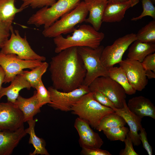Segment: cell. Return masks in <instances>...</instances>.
Here are the masks:
<instances>
[{
	"label": "cell",
	"mask_w": 155,
	"mask_h": 155,
	"mask_svg": "<svg viewBox=\"0 0 155 155\" xmlns=\"http://www.w3.org/2000/svg\"><path fill=\"white\" fill-rule=\"evenodd\" d=\"M42 62L38 60H22L18 58L16 54H5L0 52V66L5 73L4 83L11 82L17 75L22 73L24 69H31L41 65Z\"/></svg>",
	"instance_id": "cell-11"
},
{
	"label": "cell",
	"mask_w": 155,
	"mask_h": 155,
	"mask_svg": "<svg viewBox=\"0 0 155 155\" xmlns=\"http://www.w3.org/2000/svg\"><path fill=\"white\" fill-rule=\"evenodd\" d=\"M16 0H0V23L12 25L16 14L24 9L15 7Z\"/></svg>",
	"instance_id": "cell-24"
},
{
	"label": "cell",
	"mask_w": 155,
	"mask_h": 155,
	"mask_svg": "<svg viewBox=\"0 0 155 155\" xmlns=\"http://www.w3.org/2000/svg\"><path fill=\"white\" fill-rule=\"evenodd\" d=\"M23 2L20 7L25 9L30 6L33 9L42 8L51 6L56 2V0H21Z\"/></svg>",
	"instance_id": "cell-32"
},
{
	"label": "cell",
	"mask_w": 155,
	"mask_h": 155,
	"mask_svg": "<svg viewBox=\"0 0 155 155\" xmlns=\"http://www.w3.org/2000/svg\"><path fill=\"white\" fill-rule=\"evenodd\" d=\"M144 69L150 70L155 72V53L150 54L146 56L141 62Z\"/></svg>",
	"instance_id": "cell-38"
},
{
	"label": "cell",
	"mask_w": 155,
	"mask_h": 155,
	"mask_svg": "<svg viewBox=\"0 0 155 155\" xmlns=\"http://www.w3.org/2000/svg\"><path fill=\"white\" fill-rule=\"evenodd\" d=\"M119 64L124 71L132 87L136 91L143 90L147 85L148 80L146 75V70L141 63L127 58Z\"/></svg>",
	"instance_id": "cell-13"
},
{
	"label": "cell",
	"mask_w": 155,
	"mask_h": 155,
	"mask_svg": "<svg viewBox=\"0 0 155 155\" xmlns=\"http://www.w3.org/2000/svg\"><path fill=\"white\" fill-rule=\"evenodd\" d=\"M136 40L142 42L155 43V21L153 20L142 27L136 34Z\"/></svg>",
	"instance_id": "cell-28"
},
{
	"label": "cell",
	"mask_w": 155,
	"mask_h": 155,
	"mask_svg": "<svg viewBox=\"0 0 155 155\" xmlns=\"http://www.w3.org/2000/svg\"><path fill=\"white\" fill-rule=\"evenodd\" d=\"M71 111L87 121L94 129L104 116L115 112L112 108L104 106L96 101L92 92L82 96L72 106Z\"/></svg>",
	"instance_id": "cell-3"
},
{
	"label": "cell",
	"mask_w": 155,
	"mask_h": 155,
	"mask_svg": "<svg viewBox=\"0 0 155 155\" xmlns=\"http://www.w3.org/2000/svg\"><path fill=\"white\" fill-rule=\"evenodd\" d=\"M73 32L72 35L66 37L60 35L54 38L55 53L74 47H88L95 49L100 45L104 37V33L96 30L89 25H82Z\"/></svg>",
	"instance_id": "cell-2"
},
{
	"label": "cell",
	"mask_w": 155,
	"mask_h": 155,
	"mask_svg": "<svg viewBox=\"0 0 155 155\" xmlns=\"http://www.w3.org/2000/svg\"><path fill=\"white\" fill-rule=\"evenodd\" d=\"M91 92L97 91L106 96L116 108H121L126 100V93L119 84L109 76H100L95 79L89 85Z\"/></svg>",
	"instance_id": "cell-8"
},
{
	"label": "cell",
	"mask_w": 155,
	"mask_h": 155,
	"mask_svg": "<svg viewBox=\"0 0 155 155\" xmlns=\"http://www.w3.org/2000/svg\"><path fill=\"white\" fill-rule=\"evenodd\" d=\"M153 3H154L155 2V0H151Z\"/></svg>",
	"instance_id": "cell-43"
},
{
	"label": "cell",
	"mask_w": 155,
	"mask_h": 155,
	"mask_svg": "<svg viewBox=\"0 0 155 155\" xmlns=\"http://www.w3.org/2000/svg\"><path fill=\"white\" fill-rule=\"evenodd\" d=\"M108 1L110 2H125L128 1L129 0H105Z\"/></svg>",
	"instance_id": "cell-42"
},
{
	"label": "cell",
	"mask_w": 155,
	"mask_h": 155,
	"mask_svg": "<svg viewBox=\"0 0 155 155\" xmlns=\"http://www.w3.org/2000/svg\"><path fill=\"white\" fill-rule=\"evenodd\" d=\"M51 102L49 105L55 110L68 112L83 95L90 91L88 86L83 84L78 88L67 92L59 90L53 86L48 88Z\"/></svg>",
	"instance_id": "cell-10"
},
{
	"label": "cell",
	"mask_w": 155,
	"mask_h": 155,
	"mask_svg": "<svg viewBox=\"0 0 155 155\" xmlns=\"http://www.w3.org/2000/svg\"><path fill=\"white\" fill-rule=\"evenodd\" d=\"M12 26L0 23V49L8 39L10 29Z\"/></svg>",
	"instance_id": "cell-35"
},
{
	"label": "cell",
	"mask_w": 155,
	"mask_h": 155,
	"mask_svg": "<svg viewBox=\"0 0 155 155\" xmlns=\"http://www.w3.org/2000/svg\"><path fill=\"white\" fill-rule=\"evenodd\" d=\"M92 92L94 99L101 105L112 108H116L113 102L102 93L97 91Z\"/></svg>",
	"instance_id": "cell-33"
},
{
	"label": "cell",
	"mask_w": 155,
	"mask_h": 155,
	"mask_svg": "<svg viewBox=\"0 0 155 155\" xmlns=\"http://www.w3.org/2000/svg\"><path fill=\"white\" fill-rule=\"evenodd\" d=\"M124 142L125 144V148L121 150L119 153L120 155H138L134 150L133 147L132 140L128 132Z\"/></svg>",
	"instance_id": "cell-34"
},
{
	"label": "cell",
	"mask_w": 155,
	"mask_h": 155,
	"mask_svg": "<svg viewBox=\"0 0 155 155\" xmlns=\"http://www.w3.org/2000/svg\"><path fill=\"white\" fill-rule=\"evenodd\" d=\"M24 122L23 113L15 104L0 102V130H15Z\"/></svg>",
	"instance_id": "cell-12"
},
{
	"label": "cell",
	"mask_w": 155,
	"mask_h": 155,
	"mask_svg": "<svg viewBox=\"0 0 155 155\" xmlns=\"http://www.w3.org/2000/svg\"><path fill=\"white\" fill-rule=\"evenodd\" d=\"M81 0H58L49 7L41 8L30 17L27 23L37 27L43 25L44 28H48L74 8Z\"/></svg>",
	"instance_id": "cell-4"
},
{
	"label": "cell",
	"mask_w": 155,
	"mask_h": 155,
	"mask_svg": "<svg viewBox=\"0 0 155 155\" xmlns=\"http://www.w3.org/2000/svg\"><path fill=\"white\" fill-rule=\"evenodd\" d=\"M10 85L6 87H2L0 90V100L6 96L7 102L14 103L19 96L20 91L24 88L30 90L31 86L24 75H18L11 82Z\"/></svg>",
	"instance_id": "cell-20"
},
{
	"label": "cell",
	"mask_w": 155,
	"mask_h": 155,
	"mask_svg": "<svg viewBox=\"0 0 155 155\" xmlns=\"http://www.w3.org/2000/svg\"><path fill=\"white\" fill-rule=\"evenodd\" d=\"M37 121V119H32L28 121L27 122L29 127L25 129L26 133L30 135L29 144H32L35 148L34 151L30 153V155H49L50 154L45 148V141L42 138L37 137L35 134L34 127Z\"/></svg>",
	"instance_id": "cell-23"
},
{
	"label": "cell",
	"mask_w": 155,
	"mask_h": 155,
	"mask_svg": "<svg viewBox=\"0 0 155 155\" xmlns=\"http://www.w3.org/2000/svg\"><path fill=\"white\" fill-rule=\"evenodd\" d=\"M126 124L123 118L114 112L104 116L96 129L100 131L106 129L125 126Z\"/></svg>",
	"instance_id": "cell-27"
},
{
	"label": "cell",
	"mask_w": 155,
	"mask_h": 155,
	"mask_svg": "<svg viewBox=\"0 0 155 155\" xmlns=\"http://www.w3.org/2000/svg\"><path fill=\"white\" fill-rule=\"evenodd\" d=\"M146 75L149 79H152L155 78V72L150 70H146Z\"/></svg>",
	"instance_id": "cell-40"
},
{
	"label": "cell",
	"mask_w": 155,
	"mask_h": 155,
	"mask_svg": "<svg viewBox=\"0 0 155 155\" xmlns=\"http://www.w3.org/2000/svg\"><path fill=\"white\" fill-rule=\"evenodd\" d=\"M136 40L135 34H128L117 39L112 44L104 47L100 57L103 65L108 69L120 63L125 52Z\"/></svg>",
	"instance_id": "cell-9"
},
{
	"label": "cell",
	"mask_w": 155,
	"mask_h": 155,
	"mask_svg": "<svg viewBox=\"0 0 155 155\" xmlns=\"http://www.w3.org/2000/svg\"><path fill=\"white\" fill-rule=\"evenodd\" d=\"M139 133V138L142 144L143 148L146 151L149 155L152 154V148L149 143L145 129L142 126Z\"/></svg>",
	"instance_id": "cell-36"
},
{
	"label": "cell",
	"mask_w": 155,
	"mask_h": 155,
	"mask_svg": "<svg viewBox=\"0 0 155 155\" xmlns=\"http://www.w3.org/2000/svg\"><path fill=\"white\" fill-rule=\"evenodd\" d=\"M88 13L87 6L82 1L70 12L61 17L49 27L44 28L42 33L46 37L54 38L73 32L75 27L85 21Z\"/></svg>",
	"instance_id": "cell-5"
},
{
	"label": "cell",
	"mask_w": 155,
	"mask_h": 155,
	"mask_svg": "<svg viewBox=\"0 0 155 155\" xmlns=\"http://www.w3.org/2000/svg\"><path fill=\"white\" fill-rule=\"evenodd\" d=\"M15 104L23 113L24 122L33 119V117L40 112L36 91L30 97L26 98L19 95Z\"/></svg>",
	"instance_id": "cell-21"
},
{
	"label": "cell",
	"mask_w": 155,
	"mask_h": 155,
	"mask_svg": "<svg viewBox=\"0 0 155 155\" xmlns=\"http://www.w3.org/2000/svg\"><path fill=\"white\" fill-rule=\"evenodd\" d=\"M143 11L140 15L131 19L133 21H136L146 16H149L155 19V7L151 0H142Z\"/></svg>",
	"instance_id": "cell-31"
},
{
	"label": "cell",
	"mask_w": 155,
	"mask_h": 155,
	"mask_svg": "<svg viewBox=\"0 0 155 155\" xmlns=\"http://www.w3.org/2000/svg\"><path fill=\"white\" fill-rule=\"evenodd\" d=\"M108 69L109 77L122 86L126 94L131 95L136 93V91L130 84L124 71L121 67H113Z\"/></svg>",
	"instance_id": "cell-25"
},
{
	"label": "cell",
	"mask_w": 155,
	"mask_h": 155,
	"mask_svg": "<svg viewBox=\"0 0 155 155\" xmlns=\"http://www.w3.org/2000/svg\"><path fill=\"white\" fill-rule=\"evenodd\" d=\"M104 48L100 45L93 49L88 47H77L86 71L83 84L89 86L96 78L100 76H109L108 69L102 64L100 57Z\"/></svg>",
	"instance_id": "cell-6"
},
{
	"label": "cell",
	"mask_w": 155,
	"mask_h": 155,
	"mask_svg": "<svg viewBox=\"0 0 155 155\" xmlns=\"http://www.w3.org/2000/svg\"><path fill=\"white\" fill-rule=\"evenodd\" d=\"M49 66L46 62L43 61L42 64L33 69L30 71L23 70L22 73L30 85L31 87L35 88L42 77L46 72Z\"/></svg>",
	"instance_id": "cell-26"
},
{
	"label": "cell",
	"mask_w": 155,
	"mask_h": 155,
	"mask_svg": "<svg viewBox=\"0 0 155 155\" xmlns=\"http://www.w3.org/2000/svg\"><path fill=\"white\" fill-rule=\"evenodd\" d=\"M5 77V71L2 67L0 66V90L2 87V84L4 83Z\"/></svg>",
	"instance_id": "cell-39"
},
{
	"label": "cell",
	"mask_w": 155,
	"mask_h": 155,
	"mask_svg": "<svg viewBox=\"0 0 155 155\" xmlns=\"http://www.w3.org/2000/svg\"><path fill=\"white\" fill-rule=\"evenodd\" d=\"M11 36L5 43L0 52L7 54H14L18 58L28 61L38 60L44 61L45 57L36 53L32 49L26 36L21 37L18 30H13L12 26L10 29Z\"/></svg>",
	"instance_id": "cell-7"
},
{
	"label": "cell",
	"mask_w": 155,
	"mask_h": 155,
	"mask_svg": "<svg viewBox=\"0 0 155 155\" xmlns=\"http://www.w3.org/2000/svg\"><path fill=\"white\" fill-rule=\"evenodd\" d=\"M36 90V94L40 107L51 102L49 92L44 86L42 80H41L35 88Z\"/></svg>",
	"instance_id": "cell-30"
},
{
	"label": "cell",
	"mask_w": 155,
	"mask_h": 155,
	"mask_svg": "<svg viewBox=\"0 0 155 155\" xmlns=\"http://www.w3.org/2000/svg\"><path fill=\"white\" fill-rule=\"evenodd\" d=\"M51 58L49 68L53 87L67 92L82 85L86 71L77 47L64 49Z\"/></svg>",
	"instance_id": "cell-1"
},
{
	"label": "cell",
	"mask_w": 155,
	"mask_h": 155,
	"mask_svg": "<svg viewBox=\"0 0 155 155\" xmlns=\"http://www.w3.org/2000/svg\"><path fill=\"white\" fill-rule=\"evenodd\" d=\"M116 113L122 117L129 127L128 133L133 145L138 146L141 144L138 131L142 126V119L131 111L128 108L126 100L124 106L121 108H112Z\"/></svg>",
	"instance_id": "cell-15"
},
{
	"label": "cell",
	"mask_w": 155,
	"mask_h": 155,
	"mask_svg": "<svg viewBox=\"0 0 155 155\" xmlns=\"http://www.w3.org/2000/svg\"><path fill=\"white\" fill-rule=\"evenodd\" d=\"M132 7L130 0L125 2H108L104 10L102 22L113 23L121 21L126 11Z\"/></svg>",
	"instance_id": "cell-19"
},
{
	"label": "cell",
	"mask_w": 155,
	"mask_h": 155,
	"mask_svg": "<svg viewBox=\"0 0 155 155\" xmlns=\"http://www.w3.org/2000/svg\"><path fill=\"white\" fill-rule=\"evenodd\" d=\"M87 8L89 15L85 22L90 24L96 30L100 29L105 8L108 3L105 0H83Z\"/></svg>",
	"instance_id": "cell-18"
},
{
	"label": "cell",
	"mask_w": 155,
	"mask_h": 155,
	"mask_svg": "<svg viewBox=\"0 0 155 155\" xmlns=\"http://www.w3.org/2000/svg\"><path fill=\"white\" fill-rule=\"evenodd\" d=\"M129 49L128 59L141 63L148 55L154 53L155 43L142 42L136 40Z\"/></svg>",
	"instance_id": "cell-22"
},
{
	"label": "cell",
	"mask_w": 155,
	"mask_h": 155,
	"mask_svg": "<svg viewBox=\"0 0 155 155\" xmlns=\"http://www.w3.org/2000/svg\"><path fill=\"white\" fill-rule=\"evenodd\" d=\"M81 154L84 155H111L108 151L100 148L82 147Z\"/></svg>",
	"instance_id": "cell-37"
},
{
	"label": "cell",
	"mask_w": 155,
	"mask_h": 155,
	"mask_svg": "<svg viewBox=\"0 0 155 155\" xmlns=\"http://www.w3.org/2000/svg\"><path fill=\"white\" fill-rule=\"evenodd\" d=\"M131 2L132 7L134 6L138 3L140 0H130Z\"/></svg>",
	"instance_id": "cell-41"
},
{
	"label": "cell",
	"mask_w": 155,
	"mask_h": 155,
	"mask_svg": "<svg viewBox=\"0 0 155 155\" xmlns=\"http://www.w3.org/2000/svg\"><path fill=\"white\" fill-rule=\"evenodd\" d=\"M26 134L24 125L15 130H0V155L12 154Z\"/></svg>",
	"instance_id": "cell-16"
},
{
	"label": "cell",
	"mask_w": 155,
	"mask_h": 155,
	"mask_svg": "<svg viewBox=\"0 0 155 155\" xmlns=\"http://www.w3.org/2000/svg\"><path fill=\"white\" fill-rule=\"evenodd\" d=\"M127 106L131 111L142 119L148 117L155 119V106L147 98L142 96L133 97L129 100Z\"/></svg>",
	"instance_id": "cell-17"
},
{
	"label": "cell",
	"mask_w": 155,
	"mask_h": 155,
	"mask_svg": "<svg viewBox=\"0 0 155 155\" xmlns=\"http://www.w3.org/2000/svg\"><path fill=\"white\" fill-rule=\"evenodd\" d=\"M74 127L78 133L79 143L82 147L100 148L104 142L98 133L94 132L85 120L77 117Z\"/></svg>",
	"instance_id": "cell-14"
},
{
	"label": "cell",
	"mask_w": 155,
	"mask_h": 155,
	"mask_svg": "<svg viewBox=\"0 0 155 155\" xmlns=\"http://www.w3.org/2000/svg\"><path fill=\"white\" fill-rule=\"evenodd\" d=\"M129 129L123 126L105 129L102 131L107 138L111 141L124 142Z\"/></svg>",
	"instance_id": "cell-29"
}]
</instances>
